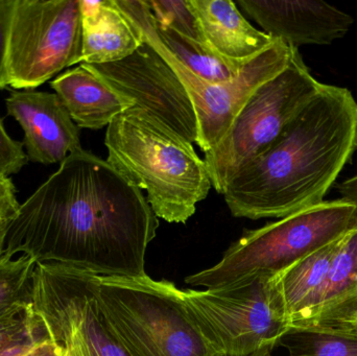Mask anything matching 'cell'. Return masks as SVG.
<instances>
[{
    "label": "cell",
    "mask_w": 357,
    "mask_h": 356,
    "mask_svg": "<svg viewBox=\"0 0 357 356\" xmlns=\"http://www.w3.org/2000/svg\"><path fill=\"white\" fill-rule=\"evenodd\" d=\"M15 0H0V90L8 86V48Z\"/></svg>",
    "instance_id": "obj_26"
},
{
    "label": "cell",
    "mask_w": 357,
    "mask_h": 356,
    "mask_svg": "<svg viewBox=\"0 0 357 356\" xmlns=\"http://www.w3.org/2000/svg\"><path fill=\"white\" fill-rule=\"evenodd\" d=\"M50 87L81 129L108 127L119 115L133 108V102L115 91L85 63L68 69L50 82Z\"/></svg>",
    "instance_id": "obj_14"
},
{
    "label": "cell",
    "mask_w": 357,
    "mask_h": 356,
    "mask_svg": "<svg viewBox=\"0 0 357 356\" xmlns=\"http://www.w3.org/2000/svg\"><path fill=\"white\" fill-rule=\"evenodd\" d=\"M339 240L279 273L291 327H307L316 319Z\"/></svg>",
    "instance_id": "obj_17"
},
{
    "label": "cell",
    "mask_w": 357,
    "mask_h": 356,
    "mask_svg": "<svg viewBox=\"0 0 357 356\" xmlns=\"http://www.w3.org/2000/svg\"><path fill=\"white\" fill-rule=\"evenodd\" d=\"M322 86L295 48L289 64L252 94L220 144L205 153L212 187L224 194L234 176L274 144Z\"/></svg>",
    "instance_id": "obj_7"
},
{
    "label": "cell",
    "mask_w": 357,
    "mask_h": 356,
    "mask_svg": "<svg viewBox=\"0 0 357 356\" xmlns=\"http://www.w3.org/2000/svg\"><path fill=\"white\" fill-rule=\"evenodd\" d=\"M279 345L289 356H357V334L347 330L323 327H291ZM249 356H273L261 351Z\"/></svg>",
    "instance_id": "obj_20"
},
{
    "label": "cell",
    "mask_w": 357,
    "mask_h": 356,
    "mask_svg": "<svg viewBox=\"0 0 357 356\" xmlns=\"http://www.w3.org/2000/svg\"><path fill=\"white\" fill-rule=\"evenodd\" d=\"M357 226V206L337 199L247 230L215 265L185 278L189 286L213 288L255 272L279 274Z\"/></svg>",
    "instance_id": "obj_6"
},
{
    "label": "cell",
    "mask_w": 357,
    "mask_h": 356,
    "mask_svg": "<svg viewBox=\"0 0 357 356\" xmlns=\"http://www.w3.org/2000/svg\"><path fill=\"white\" fill-rule=\"evenodd\" d=\"M178 295L220 356L272 353L291 328L279 274L255 272L205 291L178 288Z\"/></svg>",
    "instance_id": "obj_5"
},
{
    "label": "cell",
    "mask_w": 357,
    "mask_h": 356,
    "mask_svg": "<svg viewBox=\"0 0 357 356\" xmlns=\"http://www.w3.org/2000/svg\"><path fill=\"white\" fill-rule=\"evenodd\" d=\"M6 108L24 133L22 144L29 161L61 164L82 150L81 129L56 93L14 90L6 98Z\"/></svg>",
    "instance_id": "obj_13"
},
{
    "label": "cell",
    "mask_w": 357,
    "mask_h": 356,
    "mask_svg": "<svg viewBox=\"0 0 357 356\" xmlns=\"http://www.w3.org/2000/svg\"><path fill=\"white\" fill-rule=\"evenodd\" d=\"M12 179L0 173V221H13L20 208Z\"/></svg>",
    "instance_id": "obj_27"
},
{
    "label": "cell",
    "mask_w": 357,
    "mask_h": 356,
    "mask_svg": "<svg viewBox=\"0 0 357 356\" xmlns=\"http://www.w3.org/2000/svg\"><path fill=\"white\" fill-rule=\"evenodd\" d=\"M79 0H15L8 48V86L33 90L82 63Z\"/></svg>",
    "instance_id": "obj_9"
},
{
    "label": "cell",
    "mask_w": 357,
    "mask_h": 356,
    "mask_svg": "<svg viewBox=\"0 0 357 356\" xmlns=\"http://www.w3.org/2000/svg\"><path fill=\"white\" fill-rule=\"evenodd\" d=\"M4 222H8V221H0V226H1V225H2V224H3V223H4Z\"/></svg>",
    "instance_id": "obj_30"
},
{
    "label": "cell",
    "mask_w": 357,
    "mask_h": 356,
    "mask_svg": "<svg viewBox=\"0 0 357 356\" xmlns=\"http://www.w3.org/2000/svg\"><path fill=\"white\" fill-rule=\"evenodd\" d=\"M154 23L163 45L178 62L208 83L230 81L247 63L227 60L204 42L190 39L167 25L159 24L155 19Z\"/></svg>",
    "instance_id": "obj_19"
},
{
    "label": "cell",
    "mask_w": 357,
    "mask_h": 356,
    "mask_svg": "<svg viewBox=\"0 0 357 356\" xmlns=\"http://www.w3.org/2000/svg\"><path fill=\"white\" fill-rule=\"evenodd\" d=\"M46 332V326L31 300L22 301L0 311V356Z\"/></svg>",
    "instance_id": "obj_22"
},
{
    "label": "cell",
    "mask_w": 357,
    "mask_h": 356,
    "mask_svg": "<svg viewBox=\"0 0 357 356\" xmlns=\"http://www.w3.org/2000/svg\"><path fill=\"white\" fill-rule=\"evenodd\" d=\"M357 309V226L340 238L316 319L307 327L341 328Z\"/></svg>",
    "instance_id": "obj_18"
},
{
    "label": "cell",
    "mask_w": 357,
    "mask_h": 356,
    "mask_svg": "<svg viewBox=\"0 0 357 356\" xmlns=\"http://www.w3.org/2000/svg\"><path fill=\"white\" fill-rule=\"evenodd\" d=\"M29 162L22 142L13 139L0 118V173L4 176L18 173Z\"/></svg>",
    "instance_id": "obj_25"
},
{
    "label": "cell",
    "mask_w": 357,
    "mask_h": 356,
    "mask_svg": "<svg viewBox=\"0 0 357 356\" xmlns=\"http://www.w3.org/2000/svg\"><path fill=\"white\" fill-rule=\"evenodd\" d=\"M107 162L140 190L157 217L185 224L212 184L192 144L142 109L123 112L107 127Z\"/></svg>",
    "instance_id": "obj_3"
},
{
    "label": "cell",
    "mask_w": 357,
    "mask_h": 356,
    "mask_svg": "<svg viewBox=\"0 0 357 356\" xmlns=\"http://www.w3.org/2000/svg\"><path fill=\"white\" fill-rule=\"evenodd\" d=\"M158 227L142 190L82 148L20 205L8 226L6 252L100 276L142 277Z\"/></svg>",
    "instance_id": "obj_1"
},
{
    "label": "cell",
    "mask_w": 357,
    "mask_h": 356,
    "mask_svg": "<svg viewBox=\"0 0 357 356\" xmlns=\"http://www.w3.org/2000/svg\"><path fill=\"white\" fill-rule=\"evenodd\" d=\"M205 43L227 60L248 62L275 41L254 27L231 0H187Z\"/></svg>",
    "instance_id": "obj_15"
},
{
    "label": "cell",
    "mask_w": 357,
    "mask_h": 356,
    "mask_svg": "<svg viewBox=\"0 0 357 356\" xmlns=\"http://www.w3.org/2000/svg\"><path fill=\"white\" fill-rule=\"evenodd\" d=\"M82 63L107 64L131 56L144 43L142 33L117 8L115 0H79Z\"/></svg>",
    "instance_id": "obj_16"
},
{
    "label": "cell",
    "mask_w": 357,
    "mask_h": 356,
    "mask_svg": "<svg viewBox=\"0 0 357 356\" xmlns=\"http://www.w3.org/2000/svg\"><path fill=\"white\" fill-rule=\"evenodd\" d=\"M341 199L352 203L357 206V175L348 178L337 186Z\"/></svg>",
    "instance_id": "obj_28"
},
{
    "label": "cell",
    "mask_w": 357,
    "mask_h": 356,
    "mask_svg": "<svg viewBox=\"0 0 357 356\" xmlns=\"http://www.w3.org/2000/svg\"><path fill=\"white\" fill-rule=\"evenodd\" d=\"M243 8L274 39L289 45H331L345 37L354 17L319 0H237Z\"/></svg>",
    "instance_id": "obj_12"
},
{
    "label": "cell",
    "mask_w": 357,
    "mask_h": 356,
    "mask_svg": "<svg viewBox=\"0 0 357 356\" xmlns=\"http://www.w3.org/2000/svg\"><path fill=\"white\" fill-rule=\"evenodd\" d=\"M86 65L134 107L197 144V116L190 98L174 69L146 40L123 60Z\"/></svg>",
    "instance_id": "obj_10"
},
{
    "label": "cell",
    "mask_w": 357,
    "mask_h": 356,
    "mask_svg": "<svg viewBox=\"0 0 357 356\" xmlns=\"http://www.w3.org/2000/svg\"><path fill=\"white\" fill-rule=\"evenodd\" d=\"M96 295L128 356H220L187 314L173 282L96 275Z\"/></svg>",
    "instance_id": "obj_4"
},
{
    "label": "cell",
    "mask_w": 357,
    "mask_h": 356,
    "mask_svg": "<svg viewBox=\"0 0 357 356\" xmlns=\"http://www.w3.org/2000/svg\"><path fill=\"white\" fill-rule=\"evenodd\" d=\"M356 150L357 100L348 88L323 84L222 196L233 217L282 219L324 202Z\"/></svg>",
    "instance_id": "obj_2"
},
{
    "label": "cell",
    "mask_w": 357,
    "mask_h": 356,
    "mask_svg": "<svg viewBox=\"0 0 357 356\" xmlns=\"http://www.w3.org/2000/svg\"><path fill=\"white\" fill-rule=\"evenodd\" d=\"M36 311L45 324L50 338L58 344L60 356H91L73 322L44 298L35 303Z\"/></svg>",
    "instance_id": "obj_23"
},
{
    "label": "cell",
    "mask_w": 357,
    "mask_h": 356,
    "mask_svg": "<svg viewBox=\"0 0 357 356\" xmlns=\"http://www.w3.org/2000/svg\"><path fill=\"white\" fill-rule=\"evenodd\" d=\"M12 222V221H10ZM10 221L0 226V311L22 301L31 300L37 261L25 255L6 252Z\"/></svg>",
    "instance_id": "obj_21"
},
{
    "label": "cell",
    "mask_w": 357,
    "mask_h": 356,
    "mask_svg": "<svg viewBox=\"0 0 357 356\" xmlns=\"http://www.w3.org/2000/svg\"><path fill=\"white\" fill-rule=\"evenodd\" d=\"M337 330H347L357 334V309L354 311V315L345 322V324L341 328H337Z\"/></svg>",
    "instance_id": "obj_29"
},
{
    "label": "cell",
    "mask_w": 357,
    "mask_h": 356,
    "mask_svg": "<svg viewBox=\"0 0 357 356\" xmlns=\"http://www.w3.org/2000/svg\"><path fill=\"white\" fill-rule=\"evenodd\" d=\"M155 21L167 25L190 39L204 42L195 13L187 0H146Z\"/></svg>",
    "instance_id": "obj_24"
},
{
    "label": "cell",
    "mask_w": 357,
    "mask_h": 356,
    "mask_svg": "<svg viewBox=\"0 0 357 356\" xmlns=\"http://www.w3.org/2000/svg\"><path fill=\"white\" fill-rule=\"evenodd\" d=\"M116 6L174 69L195 108L197 144L204 153L218 146L230 129L239 111L252 94L291 62L294 46L276 39L266 49L245 63L230 81L210 84L197 77L163 45L146 0H115Z\"/></svg>",
    "instance_id": "obj_8"
},
{
    "label": "cell",
    "mask_w": 357,
    "mask_h": 356,
    "mask_svg": "<svg viewBox=\"0 0 357 356\" xmlns=\"http://www.w3.org/2000/svg\"><path fill=\"white\" fill-rule=\"evenodd\" d=\"M96 274L77 265L38 263L33 286L77 328L91 356H128L100 313Z\"/></svg>",
    "instance_id": "obj_11"
}]
</instances>
